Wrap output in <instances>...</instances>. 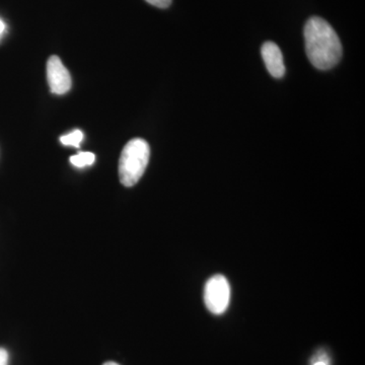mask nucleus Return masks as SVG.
I'll return each mask as SVG.
<instances>
[{
  "instance_id": "1",
  "label": "nucleus",
  "mask_w": 365,
  "mask_h": 365,
  "mask_svg": "<svg viewBox=\"0 0 365 365\" xmlns=\"http://www.w3.org/2000/svg\"><path fill=\"white\" fill-rule=\"evenodd\" d=\"M304 35L307 57L316 68L328 71L339 63L342 45L328 21L313 16L307 21Z\"/></svg>"
},
{
  "instance_id": "2",
  "label": "nucleus",
  "mask_w": 365,
  "mask_h": 365,
  "mask_svg": "<svg viewBox=\"0 0 365 365\" xmlns=\"http://www.w3.org/2000/svg\"><path fill=\"white\" fill-rule=\"evenodd\" d=\"M150 158V148L144 139L134 138L125 145L119 160V179L132 187L143 178Z\"/></svg>"
},
{
  "instance_id": "3",
  "label": "nucleus",
  "mask_w": 365,
  "mask_h": 365,
  "mask_svg": "<svg viewBox=\"0 0 365 365\" xmlns=\"http://www.w3.org/2000/svg\"><path fill=\"white\" fill-rule=\"evenodd\" d=\"M230 300V287L223 275H215L206 282L204 302L210 313L222 314L227 311Z\"/></svg>"
},
{
  "instance_id": "4",
  "label": "nucleus",
  "mask_w": 365,
  "mask_h": 365,
  "mask_svg": "<svg viewBox=\"0 0 365 365\" xmlns=\"http://www.w3.org/2000/svg\"><path fill=\"white\" fill-rule=\"evenodd\" d=\"M47 78L50 91L55 95H64L71 88V76L61 59L56 55L50 57L47 62Z\"/></svg>"
},
{
  "instance_id": "5",
  "label": "nucleus",
  "mask_w": 365,
  "mask_h": 365,
  "mask_svg": "<svg viewBox=\"0 0 365 365\" xmlns=\"http://www.w3.org/2000/svg\"><path fill=\"white\" fill-rule=\"evenodd\" d=\"M261 53L269 73L275 78H283L285 74V66L280 48L275 43L266 42L262 46Z\"/></svg>"
},
{
  "instance_id": "6",
  "label": "nucleus",
  "mask_w": 365,
  "mask_h": 365,
  "mask_svg": "<svg viewBox=\"0 0 365 365\" xmlns=\"http://www.w3.org/2000/svg\"><path fill=\"white\" fill-rule=\"evenodd\" d=\"M96 157L91 153H81L78 155H73L71 158V163L72 165L78 168L86 167V165H91L95 163Z\"/></svg>"
},
{
  "instance_id": "7",
  "label": "nucleus",
  "mask_w": 365,
  "mask_h": 365,
  "mask_svg": "<svg viewBox=\"0 0 365 365\" xmlns=\"http://www.w3.org/2000/svg\"><path fill=\"white\" fill-rule=\"evenodd\" d=\"M83 139V133L81 130H74L67 135L62 136L60 138L62 144L64 145L74 146V148H79V144L81 143Z\"/></svg>"
},
{
  "instance_id": "8",
  "label": "nucleus",
  "mask_w": 365,
  "mask_h": 365,
  "mask_svg": "<svg viewBox=\"0 0 365 365\" xmlns=\"http://www.w3.org/2000/svg\"><path fill=\"white\" fill-rule=\"evenodd\" d=\"M145 1L158 9H167L172 4L173 0H145Z\"/></svg>"
},
{
  "instance_id": "9",
  "label": "nucleus",
  "mask_w": 365,
  "mask_h": 365,
  "mask_svg": "<svg viewBox=\"0 0 365 365\" xmlns=\"http://www.w3.org/2000/svg\"><path fill=\"white\" fill-rule=\"evenodd\" d=\"M0 365H9V352L4 348H0Z\"/></svg>"
},
{
  "instance_id": "10",
  "label": "nucleus",
  "mask_w": 365,
  "mask_h": 365,
  "mask_svg": "<svg viewBox=\"0 0 365 365\" xmlns=\"http://www.w3.org/2000/svg\"><path fill=\"white\" fill-rule=\"evenodd\" d=\"M4 30H6V25H4V21L0 20V37H1L2 34H4Z\"/></svg>"
},
{
  "instance_id": "11",
  "label": "nucleus",
  "mask_w": 365,
  "mask_h": 365,
  "mask_svg": "<svg viewBox=\"0 0 365 365\" xmlns=\"http://www.w3.org/2000/svg\"><path fill=\"white\" fill-rule=\"evenodd\" d=\"M314 365H328L326 361H324V360H319V361L316 362Z\"/></svg>"
},
{
  "instance_id": "12",
  "label": "nucleus",
  "mask_w": 365,
  "mask_h": 365,
  "mask_svg": "<svg viewBox=\"0 0 365 365\" xmlns=\"http://www.w3.org/2000/svg\"><path fill=\"white\" fill-rule=\"evenodd\" d=\"M103 365H119V364H116V362L109 361V362H106V364H104Z\"/></svg>"
}]
</instances>
